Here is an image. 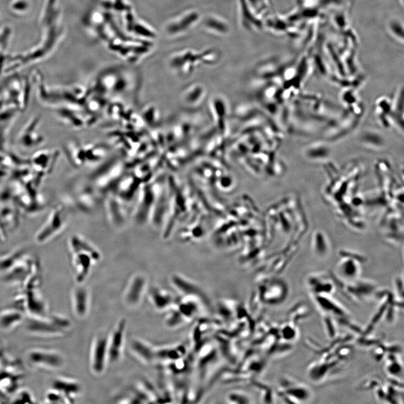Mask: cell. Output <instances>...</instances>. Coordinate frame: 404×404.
<instances>
[{"label":"cell","mask_w":404,"mask_h":404,"mask_svg":"<svg viewBox=\"0 0 404 404\" xmlns=\"http://www.w3.org/2000/svg\"><path fill=\"white\" fill-rule=\"evenodd\" d=\"M71 262L78 284H83L89 275L93 267L101 258L100 251L83 237L72 236L69 240Z\"/></svg>","instance_id":"cell-1"},{"label":"cell","mask_w":404,"mask_h":404,"mask_svg":"<svg viewBox=\"0 0 404 404\" xmlns=\"http://www.w3.org/2000/svg\"><path fill=\"white\" fill-rule=\"evenodd\" d=\"M67 220L64 209L57 206L51 210L46 220L36 232L35 240L37 243H48L59 235L66 226Z\"/></svg>","instance_id":"cell-2"},{"label":"cell","mask_w":404,"mask_h":404,"mask_svg":"<svg viewBox=\"0 0 404 404\" xmlns=\"http://www.w3.org/2000/svg\"><path fill=\"white\" fill-rule=\"evenodd\" d=\"M108 336L101 334L92 341L89 355V366L92 374L101 376L109 364L107 346Z\"/></svg>","instance_id":"cell-3"},{"label":"cell","mask_w":404,"mask_h":404,"mask_svg":"<svg viewBox=\"0 0 404 404\" xmlns=\"http://www.w3.org/2000/svg\"><path fill=\"white\" fill-rule=\"evenodd\" d=\"M147 287V276L141 273L134 274L124 291L123 300L125 306L130 309L138 308L142 302Z\"/></svg>","instance_id":"cell-4"},{"label":"cell","mask_w":404,"mask_h":404,"mask_svg":"<svg viewBox=\"0 0 404 404\" xmlns=\"http://www.w3.org/2000/svg\"><path fill=\"white\" fill-rule=\"evenodd\" d=\"M127 328V320L125 318H121L116 323L111 334L108 335L107 346L109 365L119 362L123 357Z\"/></svg>","instance_id":"cell-5"},{"label":"cell","mask_w":404,"mask_h":404,"mask_svg":"<svg viewBox=\"0 0 404 404\" xmlns=\"http://www.w3.org/2000/svg\"><path fill=\"white\" fill-rule=\"evenodd\" d=\"M71 304L76 317L83 319L87 317L91 307V294L83 284H78L72 291Z\"/></svg>","instance_id":"cell-6"},{"label":"cell","mask_w":404,"mask_h":404,"mask_svg":"<svg viewBox=\"0 0 404 404\" xmlns=\"http://www.w3.org/2000/svg\"><path fill=\"white\" fill-rule=\"evenodd\" d=\"M130 351L138 360L145 365L157 362L156 348L141 339H134L129 345Z\"/></svg>","instance_id":"cell-7"},{"label":"cell","mask_w":404,"mask_h":404,"mask_svg":"<svg viewBox=\"0 0 404 404\" xmlns=\"http://www.w3.org/2000/svg\"><path fill=\"white\" fill-rule=\"evenodd\" d=\"M149 299L153 307L159 311L172 309L177 303L172 294L158 287H154L150 291Z\"/></svg>","instance_id":"cell-8"},{"label":"cell","mask_w":404,"mask_h":404,"mask_svg":"<svg viewBox=\"0 0 404 404\" xmlns=\"http://www.w3.org/2000/svg\"><path fill=\"white\" fill-rule=\"evenodd\" d=\"M314 296L315 297L318 306L328 315L338 317L339 319L347 317V311L335 300L331 298L330 295H314Z\"/></svg>","instance_id":"cell-9"},{"label":"cell","mask_w":404,"mask_h":404,"mask_svg":"<svg viewBox=\"0 0 404 404\" xmlns=\"http://www.w3.org/2000/svg\"><path fill=\"white\" fill-rule=\"evenodd\" d=\"M285 382L286 384L285 386H287L285 395L289 399L293 400L294 403L305 402L311 397V392L306 386L295 381L286 380Z\"/></svg>","instance_id":"cell-10"},{"label":"cell","mask_w":404,"mask_h":404,"mask_svg":"<svg viewBox=\"0 0 404 404\" xmlns=\"http://www.w3.org/2000/svg\"><path fill=\"white\" fill-rule=\"evenodd\" d=\"M56 389L58 392L63 394L65 399L68 401H73L75 397L81 392L80 385L77 381L71 379H61L57 380L56 383Z\"/></svg>","instance_id":"cell-11"},{"label":"cell","mask_w":404,"mask_h":404,"mask_svg":"<svg viewBox=\"0 0 404 404\" xmlns=\"http://www.w3.org/2000/svg\"><path fill=\"white\" fill-rule=\"evenodd\" d=\"M308 286L314 295H330L334 290V284L330 281L321 277L309 278Z\"/></svg>","instance_id":"cell-12"},{"label":"cell","mask_w":404,"mask_h":404,"mask_svg":"<svg viewBox=\"0 0 404 404\" xmlns=\"http://www.w3.org/2000/svg\"><path fill=\"white\" fill-rule=\"evenodd\" d=\"M182 347H166L156 348V360L163 362L175 361L181 357Z\"/></svg>","instance_id":"cell-13"},{"label":"cell","mask_w":404,"mask_h":404,"mask_svg":"<svg viewBox=\"0 0 404 404\" xmlns=\"http://www.w3.org/2000/svg\"><path fill=\"white\" fill-rule=\"evenodd\" d=\"M184 321H185V320L175 307L166 317L165 323L166 326L170 329H173V328L181 326Z\"/></svg>","instance_id":"cell-14"},{"label":"cell","mask_w":404,"mask_h":404,"mask_svg":"<svg viewBox=\"0 0 404 404\" xmlns=\"http://www.w3.org/2000/svg\"><path fill=\"white\" fill-rule=\"evenodd\" d=\"M397 359L396 358L395 359L393 354L391 355L388 359V364L386 367H387L389 374L393 376L399 375L402 371V367L400 365L401 363H399Z\"/></svg>","instance_id":"cell-15"},{"label":"cell","mask_w":404,"mask_h":404,"mask_svg":"<svg viewBox=\"0 0 404 404\" xmlns=\"http://www.w3.org/2000/svg\"><path fill=\"white\" fill-rule=\"evenodd\" d=\"M295 311L293 312V317L294 322H298L300 320H304L307 318L310 314L308 308L304 304L299 305L295 308Z\"/></svg>","instance_id":"cell-16"},{"label":"cell","mask_w":404,"mask_h":404,"mask_svg":"<svg viewBox=\"0 0 404 404\" xmlns=\"http://www.w3.org/2000/svg\"><path fill=\"white\" fill-rule=\"evenodd\" d=\"M324 323L328 335L331 339L336 338L337 329L335 323L331 318V316L327 314V316L325 317Z\"/></svg>","instance_id":"cell-17"}]
</instances>
